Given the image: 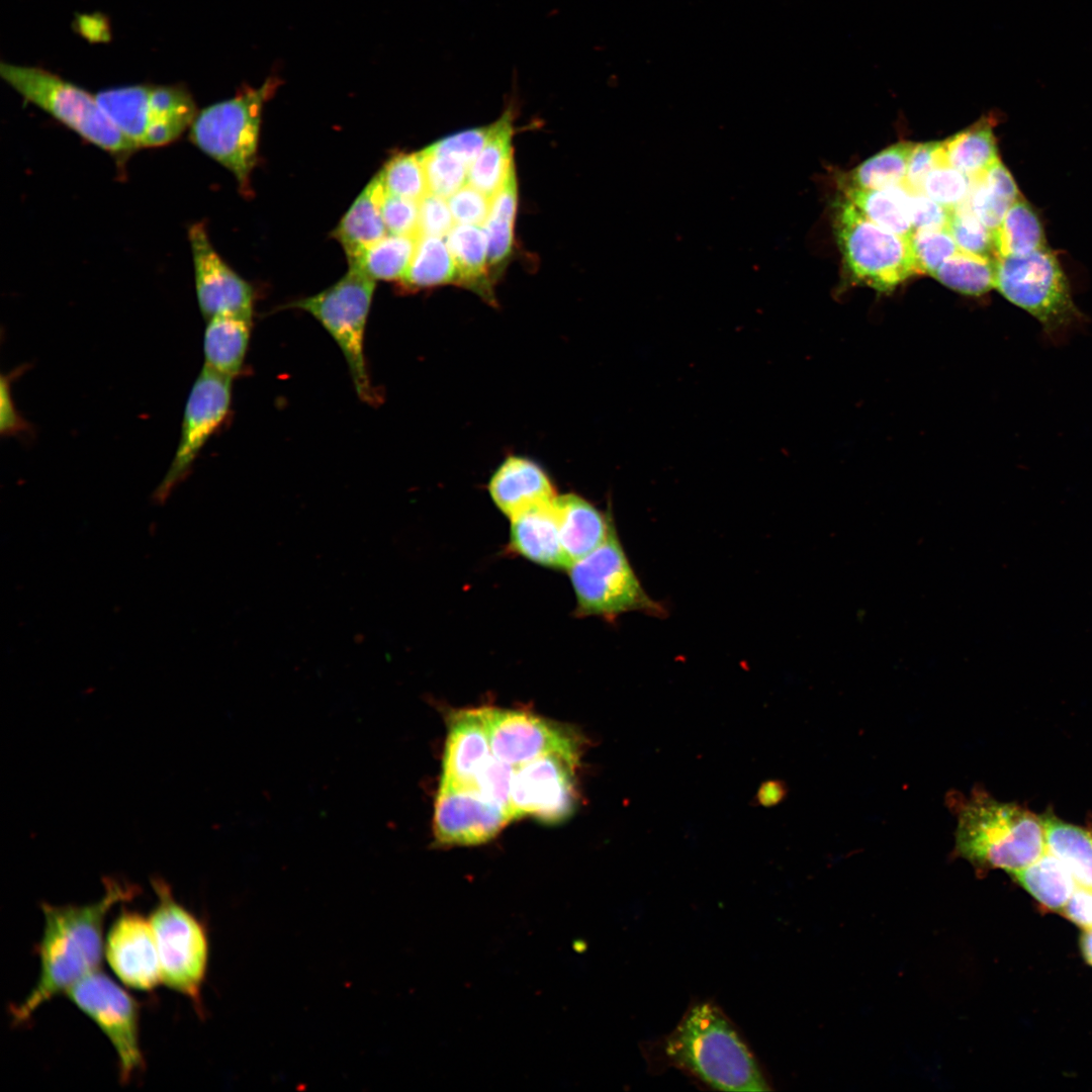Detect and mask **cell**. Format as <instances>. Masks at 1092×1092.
I'll list each match as a JSON object with an SVG mask.
<instances>
[{
	"mask_svg": "<svg viewBox=\"0 0 1092 1092\" xmlns=\"http://www.w3.org/2000/svg\"><path fill=\"white\" fill-rule=\"evenodd\" d=\"M834 231L844 266L856 284L886 292L922 274L911 239L871 221L844 196L836 201Z\"/></svg>",
	"mask_w": 1092,
	"mask_h": 1092,
	"instance_id": "obj_6",
	"label": "cell"
},
{
	"mask_svg": "<svg viewBox=\"0 0 1092 1092\" xmlns=\"http://www.w3.org/2000/svg\"><path fill=\"white\" fill-rule=\"evenodd\" d=\"M513 109L509 106L491 125L488 139L468 169L467 183L488 197L502 187L514 163L512 153Z\"/></svg>",
	"mask_w": 1092,
	"mask_h": 1092,
	"instance_id": "obj_25",
	"label": "cell"
},
{
	"mask_svg": "<svg viewBox=\"0 0 1092 1092\" xmlns=\"http://www.w3.org/2000/svg\"><path fill=\"white\" fill-rule=\"evenodd\" d=\"M954 848L978 871L1000 869L1012 875L1046 851L1042 819L977 792L958 811Z\"/></svg>",
	"mask_w": 1092,
	"mask_h": 1092,
	"instance_id": "obj_3",
	"label": "cell"
},
{
	"mask_svg": "<svg viewBox=\"0 0 1092 1092\" xmlns=\"http://www.w3.org/2000/svg\"><path fill=\"white\" fill-rule=\"evenodd\" d=\"M492 754L518 766L547 754L578 760L575 734L557 723L524 711L481 708Z\"/></svg>",
	"mask_w": 1092,
	"mask_h": 1092,
	"instance_id": "obj_14",
	"label": "cell"
},
{
	"mask_svg": "<svg viewBox=\"0 0 1092 1092\" xmlns=\"http://www.w3.org/2000/svg\"><path fill=\"white\" fill-rule=\"evenodd\" d=\"M517 205L518 186L513 163L502 187L491 199L488 216L482 225L487 238L490 268L499 267L512 252Z\"/></svg>",
	"mask_w": 1092,
	"mask_h": 1092,
	"instance_id": "obj_34",
	"label": "cell"
},
{
	"mask_svg": "<svg viewBox=\"0 0 1092 1092\" xmlns=\"http://www.w3.org/2000/svg\"><path fill=\"white\" fill-rule=\"evenodd\" d=\"M457 281V270L444 238L421 237L411 264L398 285L417 291Z\"/></svg>",
	"mask_w": 1092,
	"mask_h": 1092,
	"instance_id": "obj_33",
	"label": "cell"
},
{
	"mask_svg": "<svg viewBox=\"0 0 1092 1092\" xmlns=\"http://www.w3.org/2000/svg\"><path fill=\"white\" fill-rule=\"evenodd\" d=\"M104 954L114 974L129 988L151 991L162 983L151 921L138 912L123 911L115 918L106 934Z\"/></svg>",
	"mask_w": 1092,
	"mask_h": 1092,
	"instance_id": "obj_18",
	"label": "cell"
},
{
	"mask_svg": "<svg viewBox=\"0 0 1092 1092\" xmlns=\"http://www.w3.org/2000/svg\"><path fill=\"white\" fill-rule=\"evenodd\" d=\"M455 225L448 201L428 193L419 201V235L445 238Z\"/></svg>",
	"mask_w": 1092,
	"mask_h": 1092,
	"instance_id": "obj_47",
	"label": "cell"
},
{
	"mask_svg": "<svg viewBox=\"0 0 1092 1092\" xmlns=\"http://www.w3.org/2000/svg\"><path fill=\"white\" fill-rule=\"evenodd\" d=\"M983 116L971 126L942 141L946 165L977 178L999 160L993 122Z\"/></svg>",
	"mask_w": 1092,
	"mask_h": 1092,
	"instance_id": "obj_28",
	"label": "cell"
},
{
	"mask_svg": "<svg viewBox=\"0 0 1092 1092\" xmlns=\"http://www.w3.org/2000/svg\"><path fill=\"white\" fill-rule=\"evenodd\" d=\"M153 884L158 902L149 919L156 938L162 983L194 1002L200 1012L201 987L209 958L206 929L174 899L165 883L154 881Z\"/></svg>",
	"mask_w": 1092,
	"mask_h": 1092,
	"instance_id": "obj_10",
	"label": "cell"
},
{
	"mask_svg": "<svg viewBox=\"0 0 1092 1092\" xmlns=\"http://www.w3.org/2000/svg\"><path fill=\"white\" fill-rule=\"evenodd\" d=\"M491 125L464 130L442 139L426 149L430 152L452 157L468 168L483 149Z\"/></svg>",
	"mask_w": 1092,
	"mask_h": 1092,
	"instance_id": "obj_44",
	"label": "cell"
},
{
	"mask_svg": "<svg viewBox=\"0 0 1092 1092\" xmlns=\"http://www.w3.org/2000/svg\"><path fill=\"white\" fill-rule=\"evenodd\" d=\"M420 236L389 234L348 262L372 279L399 281L416 252Z\"/></svg>",
	"mask_w": 1092,
	"mask_h": 1092,
	"instance_id": "obj_35",
	"label": "cell"
},
{
	"mask_svg": "<svg viewBox=\"0 0 1092 1092\" xmlns=\"http://www.w3.org/2000/svg\"><path fill=\"white\" fill-rule=\"evenodd\" d=\"M913 143L902 142L870 157L841 179V188L885 189L905 183Z\"/></svg>",
	"mask_w": 1092,
	"mask_h": 1092,
	"instance_id": "obj_36",
	"label": "cell"
},
{
	"mask_svg": "<svg viewBox=\"0 0 1092 1092\" xmlns=\"http://www.w3.org/2000/svg\"><path fill=\"white\" fill-rule=\"evenodd\" d=\"M1081 949L1085 961L1092 966V928L1084 929L1081 937Z\"/></svg>",
	"mask_w": 1092,
	"mask_h": 1092,
	"instance_id": "obj_52",
	"label": "cell"
},
{
	"mask_svg": "<svg viewBox=\"0 0 1092 1092\" xmlns=\"http://www.w3.org/2000/svg\"><path fill=\"white\" fill-rule=\"evenodd\" d=\"M971 186L972 178L953 167L942 165L927 174L921 192L936 203L953 209L967 201Z\"/></svg>",
	"mask_w": 1092,
	"mask_h": 1092,
	"instance_id": "obj_41",
	"label": "cell"
},
{
	"mask_svg": "<svg viewBox=\"0 0 1092 1092\" xmlns=\"http://www.w3.org/2000/svg\"><path fill=\"white\" fill-rule=\"evenodd\" d=\"M385 190L378 174L374 176L333 231L332 236L343 247L348 262L386 236L381 213Z\"/></svg>",
	"mask_w": 1092,
	"mask_h": 1092,
	"instance_id": "obj_23",
	"label": "cell"
},
{
	"mask_svg": "<svg viewBox=\"0 0 1092 1092\" xmlns=\"http://www.w3.org/2000/svg\"><path fill=\"white\" fill-rule=\"evenodd\" d=\"M378 176L386 193L420 201L429 193L419 153L393 155Z\"/></svg>",
	"mask_w": 1092,
	"mask_h": 1092,
	"instance_id": "obj_38",
	"label": "cell"
},
{
	"mask_svg": "<svg viewBox=\"0 0 1092 1092\" xmlns=\"http://www.w3.org/2000/svg\"><path fill=\"white\" fill-rule=\"evenodd\" d=\"M1062 912L1082 928H1092V890L1078 887Z\"/></svg>",
	"mask_w": 1092,
	"mask_h": 1092,
	"instance_id": "obj_51",
	"label": "cell"
},
{
	"mask_svg": "<svg viewBox=\"0 0 1092 1092\" xmlns=\"http://www.w3.org/2000/svg\"><path fill=\"white\" fill-rule=\"evenodd\" d=\"M653 1072L676 1069L713 1090H772L734 1022L712 1000L691 1002L674 1028L641 1046Z\"/></svg>",
	"mask_w": 1092,
	"mask_h": 1092,
	"instance_id": "obj_1",
	"label": "cell"
},
{
	"mask_svg": "<svg viewBox=\"0 0 1092 1092\" xmlns=\"http://www.w3.org/2000/svg\"><path fill=\"white\" fill-rule=\"evenodd\" d=\"M514 769L515 766L493 755L477 776L473 786L483 798L504 809L512 818L511 787Z\"/></svg>",
	"mask_w": 1092,
	"mask_h": 1092,
	"instance_id": "obj_43",
	"label": "cell"
},
{
	"mask_svg": "<svg viewBox=\"0 0 1092 1092\" xmlns=\"http://www.w3.org/2000/svg\"><path fill=\"white\" fill-rule=\"evenodd\" d=\"M375 282L361 270L349 267L335 284L288 304L312 315L331 335L344 355L358 397L370 405L379 404L381 397L370 378L365 356Z\"/></svg>",
	"mask_w": 1092,
	"mask_h": 1092,
	"instance_id": "obj_5",
	"label": "cell"
},
{
	"mask_svg": "<svg viewBox=\"0 0 1092 1092\" xmlns=\"http://www.w3.org/2000/svg\"><path fill=\"white\" fill-rule=\"evenodd\" d=\"M513 818L477 791L440 784L433 828L438 843L472 845L493 838Z\"/></svg>",
	"mask_w": 1092,
	"mask_h": 1092,
	"instance_id": "obj_17",
	"label": "cell"
},
{
	"mask_svg": "<svg viewBox=\"0 0 1092 1092\" xmlns=\"http://www.w3.org/2000/svg\"><path fill=\"white\" fill-rule=\"evenodd\" d=\"M491 199L469 183H466L447 201L455 223L483 225L491 205Z\"/></svg>",
	"mask_w": 1092,
	"mask_h": 1092,
	"instance_id": "obj_45",
	"label": "cell"
},
{
	"mask_svg": "<svg viewBox=\"0 0 1092 1092\" xmlns=\"http://www.w3.org/2000/svg\"><path fill=\"white\" fill-rule=\"evenodd\" d=\"M232 382L233 378L203 365L185 404L174 457L154 491L156 503H164L173 489L188 476L203 446L224 424L231 411Z\"/></svg>",
	"mask_w": 1092,
	"mask_h": 1092,
	"instance_id": "obj_12",
	"label": "cell"
},
{
	"mask_svg": "<svg viewBox=\"0 0 1092 1092\" xmlns=\"http://www.w3.org/2000/svg\"><path fill=\"white\" fill-rule=\"evenodd\" d=\"M66 995L109 1039L118 1057L120 1080L129 1081L144 1065L135 1000L100 970L77 981Z\"/></svg>",
	"mask_w": 1092,
	"mask_h": 1092,
	"instance_id": "obj_13",
	"label": "cell"
},
{
	"mask_svg": "<svg viewBox=\"0 0 1092 1092\" xmlns=\"http://www.w3.org/2000/svg\"><path fill=\"white\" fill-rule=\"evenodd\" d=\"M103 897L86 905L41 904L44 924L37 945L39 975L26 998L11 1009L14 1023L26 1020L39 1006L99 970L103 925L110 909L133 897L135 890L106 882Z\"/></svg>",
	"mask_w": 1092,
	"mask_h": 1092,
	"instance_id": "obj_2",
	"label": "cell"
},
{
	"mask_svg": "<svg viewBox=\"0 0 1092 1092\" xmlns=\"http://www.w3.org/2000/svg\"><path fill=\"white\" fill-rule=\"evenodd\" d=\"M908 208L914 232L948 225L951 209L936 203L921 191L908 189Z\"/></svg>",
	"mask_w": 1092,
	"mask_h": 1092,
	"instance_id": "obj_49",
	"label": "cell"
},
{
	"mask_svg": "<svg viewBox=\"0 0 1092 1092\" xmlns=\"http://www.w3.org/2000/svg\"><path fill=\"white\" fill-rule=\"evenodd\" d=\"M997 258L1021 256L1046 246L1043 226L1033 206L1020 196L993 231Z\"/></svg>",
	"mask_w": 1092,
	"mask_h": 1092,
	"instance_id": "obj_32",
	"label": "cell"
},
{
	"mask_svg": "<svg viewBox=\"0 0 1092 1092\" xmlns=\"http://www.w3.org/2000/svg\"><path fill=\"white\" fill-rule=\"evenodd\" d=\"M1012 876L1042 907L1051 911L1063 910L1078 888L1067 868L1048 851Z\"/></svg>",
	"mask_w": 1092,
	"mask_h": 1092,
	"instance_id": "obj_31",
	"label": "cell"
},
{
	"mask_svg": "<svg viewBox=\"0 0 1092 1092\" xmlns=\"http://www.w3.org/2000/svg\"><path fill=\"white\" fill-rule=\"evenodd\" d=\"M419 155L430 193L448 198L467 183L469 168L460 161L426 148Z\"/></svg>",
	"mask_w": 1092,
	"mask_h": 1092,
	"instance_id": "obj_40",
	"label": "cell"
},
{
	"mask_svg": "<svg viewBox=\"0 0 1092 1092\" xmlns=\"http://www.w3.org/2000/svg\"><path fill=\"white\" fill-rule=\"evenodd\" d=\"M911 243L921 272L930 276L959 251L948 228L915 231Z\"/></svg>",
	"mask_w": 1092,
	"mask_h": 1092,
	"instance_id": "obj_42",
	"label": "cell"
},
{
	"mask_svg": "<svg viewBox=\"0 0 1092 1092\" xmlns=\"http://www.w3.org/2000/svg\"><path fill=\"white\" fill-rule=\"evenodd\" d=\"M381 213L390 234L420 236L419 201L384 192Z\"/></svg>",
	"mask_w": 1092,
	"mask_h": 1092,
	"instance_id": "obj_46",
	"label": "cell"
},
{
	"mask_svg": "<svg viewBox=\"0 0 1092 1092\" xmlns=\"http://www.w3.org/2000/svg\"><path fill=\"white\" fill-rule=\"evenodd\" d=\"M446 244L457 270V281L477 291L485 299L492 298L487 279L488 245L481 225L455 223L446 236Z\"/></svg>",
	"mask_w": 1092,
	"mask_h": 1092,
	"instance_id": "obj_26",
	"label": "cell"
},
{
	"mask_svg": "<svg viewBox=\"0 0 1092 1092\" xmlns=\"http://www.w3.org/2000/svg\"><path fill=\"white\" fill-rule=\"evenodd\" d=\"M199 309L207 321L218 315L252 320L255 291L250 282L235 272L213 248L205 224L195 222L188 230Z\"/></svg>",
	"mask_w": 1092,
	"mask_h": 1092,
	"instance_id": "obj_16",
	"label": "cell"
},
{
	"mask_svg": "<svg viewBox=\"0 0 1092 1092\" xmlns=\"http://www.w3.org/2000/svg\"><path fill=\"white\" fill-rule=\"evenodd\" d=\"M96 99L116 127L138 148L168 145L190 128L198 111L178 85H133L100 91Z\"/></svg>",
	"mask_w": 1092,
	"mask_h": 1092,
	"instance_id": "obj_9",
	"label": "cell"
},
{
	"mask_svg": "<svg viewBox=\"0 0 1092 1092\" xmlns=\"http://www.w3.org/2000/svg\"><path fill=\"white\" fill-rule=\"evenodd\" d=\"M279 84L272 76L259 87H244L236 96L199 111L189 128L191 143L231 171L247 196L252 193L263 108Z\"/></svg>",
	"mask_w": 1092,
	"mask_h": 1092,
	"instance_id": "obj_4",
	"label": "cell"
},
{
	"mask_svg": "<svg viewBox=\"0 0 1092 1092\" xmlns=\"http://www.w3.org/2000/svg\"><path fill=\"white\" fill-rule=\"evenodd\" d=\"M553 505L561 544L571 564L602 545L615 528L610 516L575 493L558 495Z\"/></svg>",
	"mask_w": 1092,
	"mask_h": 1092,
	"instance_id": "obj_21",
	"label": "cell"
},
{
	"mask_svg": "<svg viewBox=\"0 0 1092 1092\" xmlns=\"http://www.w3.org/2000/svg\"><path fill=\"white\" fill-rule=\"evenodd\" d=\"M578 760L547 754L514 769L511 807L514 818L532 816L557 823L574 808V768Z\"/></svg>",
	"mask_w": 1092,
	"mask_h": 1092,
	"instance_id": "obj_15",
	"label": "cell"
},
{
	"mask_svg": "<svg viewBox=\"0 0 1092 1092\" xmlns=\"http://www.w3.org/2000/svg\"><path fill=\"white\" fill-rule=\"evenodd\" d=\"M776 785L777 784H769L767 789L764 791L769 794H761V796L763 797L761 798L762 802L770 804V802H776L781 799L783 791L780 789L779 786Z\"/></svg>",
	"mask_w": 1092,
	"mask_h": 1092,
	"instance_id": "obj_53",
	"label": "cell"
},
{
	"mask_svg": "<svg viewBox=\"0 0 1092 1092\" xmlns=\"http://www.w3.org/2000/svg\"><path fill=\"white\" fill-rule=\"evenodd\" d=\"M492 756L481 708L452 714L440 784L473 789L477 776Z\"/></svg>",
	"mask_w": 1092,
	"mask_h": 1092,
	"instance_id": "obj_19",
	"label": "cell"
},
{
	"mask_svg": "<svg viewBox=\"0 0 1092 1092\" xmlns=\"http://www.w3.org/2000/svg\"><path fill=\"white\" fill-rule=\"evenodd\" d=\"M569 569L578 616L614 621L628 612L662 617L664 607L644 589L614 528L607 540Z\"/></svg>",
	"mask_w": 1092,
	"mask_h": 1092,
	"instance_id": "obj_8",
	"label": "cell"
},
{
	"mask_svg": "<svg viewBox=\"0 0 1092 1092\" xmlns=\"http://www.w3.org/2000/svg\"><path fill=\"white\" fill-rule=\"evenodd\" d=\"M1041 819L1046 851L1067 868L1078 887L1092 890V833L1052 815Z\"/></svg>",
	"mask_w": 1092,
	"mask_h": 1092,
	"instance_id": "obj_27",
	"label": "cell"
},
{
	"mask_svg": "<svg viewBox=\"0 0 1092 1092\" xmlns=\"http://www.w3.org/2000/svg\"><path fill=\"white\" fill-rule=\"evenodd\" d=\"M995 288L1034 316L1046 332L1079 316L1066 274L1048 246L1027 255L998 257Z\"/></svg>",
	"mask_w": 1092,
	"mask_h": 1092,
	"instance_id": "obj_11",
	"label": "cell"
},
{
	"mask_svg": "<svg viewBox=\"0 0 1092 1092\" xmlns=\"http://www.w3.org/2000/svg\"><path fill=\"white\" fill-rule=\"evenodd\" d=\"M9 382L8 375L1 376L0 432L3 436L15 435L26 430V423L16 412L12 400Z\"/></svg>",
	"mask_w": 1092,
	"mask_h": 1092,
	"instance_id": "obj_50",
	"label": "cell"
},
{
	"mask_svg": "<svg viewBox=\"0 0 1092 1092\" xmlns=\"http://www.w3.org/2000/svg\"><path fill=\"white\" fill-rule=\"evenodd\" d=\"M488 490L497 508L510 519L554 500V486L534 461L510 456L495 470Z\"/></svg>",
	"mask_w": 1092,
	"mask_h": 1092,
	"instance_id": "obj_20",
	"label": "cell"
},
{
	"mask_svg": "<svg viewBox=\"0 0 1092 1092\" xmlns=\"http://www.w3.org/2000/svg\"><path fill=\"white\" fill-rule=\"evenodd\" d=\"M1022 196L1000 159L984 174L972 179L967 204L992 232L1003 220L1009 207Z\"/></svg>",
	"mask_w": 1092,
	"mask_h": 1092,
	"instance_id": "obj_29",
	"label": "cell"
},
{
	"mask_svg": "<svg viewBox=\"0 0 1092 1092\" xmlns=\"http://www.w3.org/2000/svg\"><path fill=\"white\" fill-rule=\"evenodd\" d=\"M942 165H946L942 142L914 144L904 184L910 190L921 191L927 174Z\"/></svg>",
	"mask_w": 1092,
	"mask_h": 1092,
	"instance_id": "obj_48",
	"label": "cell"
},
{
	"mask_svg": "<svg viewBox=\"0 0 1092 1092\" xmlns=\"http://www.w3.org/2000/svg\"><path fill=\"white\" fill-rule=\"evenodd\" d=\"M996 259L958 251L931 276L967 295H981L995 287Z\"/></svg>",
	"mask_w": 1092,
	"mask_h": 1092,
	"instance_id": "obj_37",
	"label": "cell"
},
{
	"mask_svg": "<svg viewBox=\"0 0 1092 1092\" xmlns=\"http://www.w3.org/2000/svg\"><path fill=\"white\" fill-rule=\"evenodd\" d=\"M252 320L218 315L207 320L203 335L204 366L235 378L243 371L251 339Z\"/></svg>",
	"mask_w": 1092,
	"mask_h": 1092,
	"instance_id": "obj_24",
	"label": "cell"
},
{
	"mask_svg": "<svg viewBox=\"0 0 1092 1092\" xmlns=\"http://www.w3.org/2000/svg\"><path fill=\"white\" fill-rule=\"evenodd\" d=\"M553 502L511 519L510 547L543 566L569 568L571 563L561 544Z\"/></svg>",
	"mask_w": 1092,
	"mask_h": 1092,
	"instance_id": "obj_22",
	"label": "cell"
},
{
	"mask_svg": "<svg viewBox=\"0 0 1092 1092\" xmlns=\"http://www.w3.org/2000/svg\"><path fill=\"white\" fill-rule=\"evenodd\" d=\"M841 189L843 196L871 221L896 235L911 239L914 229L908 208V188L905 184L885 189Z\"/></svg>",
	"mask_w": 1092,
	"mask_h": 1092,
	"instance_id": "obj_30",
	"label": "cell"
},
{
	"mask_svg": "<svg viewBox=\"0 0 1092 1092\" xmlns=\"http://www.w3.org/2000/svg\"><path fill=\"white\" fill-rule=\"evenodd\" d=\"M0 75L15 91L84 140L116 156L138 149L110 120L96 96L34 67L2 63Z\"/></svg>",
	"mask_w": 1092,
	"mask_h": 1092,
	"instance_id": "obj_7",
	"label": "cell"
},
{
	"mask_svg": "<svg viewBox=\"0 0 1092 1092\" xmlns=\"http://www.w3.org/2000/svg\"><path fill=\"white\" fill-rule=\"evenodd\" d=\"M947 228L959 251L997 259L993 232L972 211L967 202L951 209Z\"/></svg>",
	"mask_w": 1092,
	"mask_h": 1092,
	"instance_id": "obj_39",
	"label": "cell"
}]
</instances>
